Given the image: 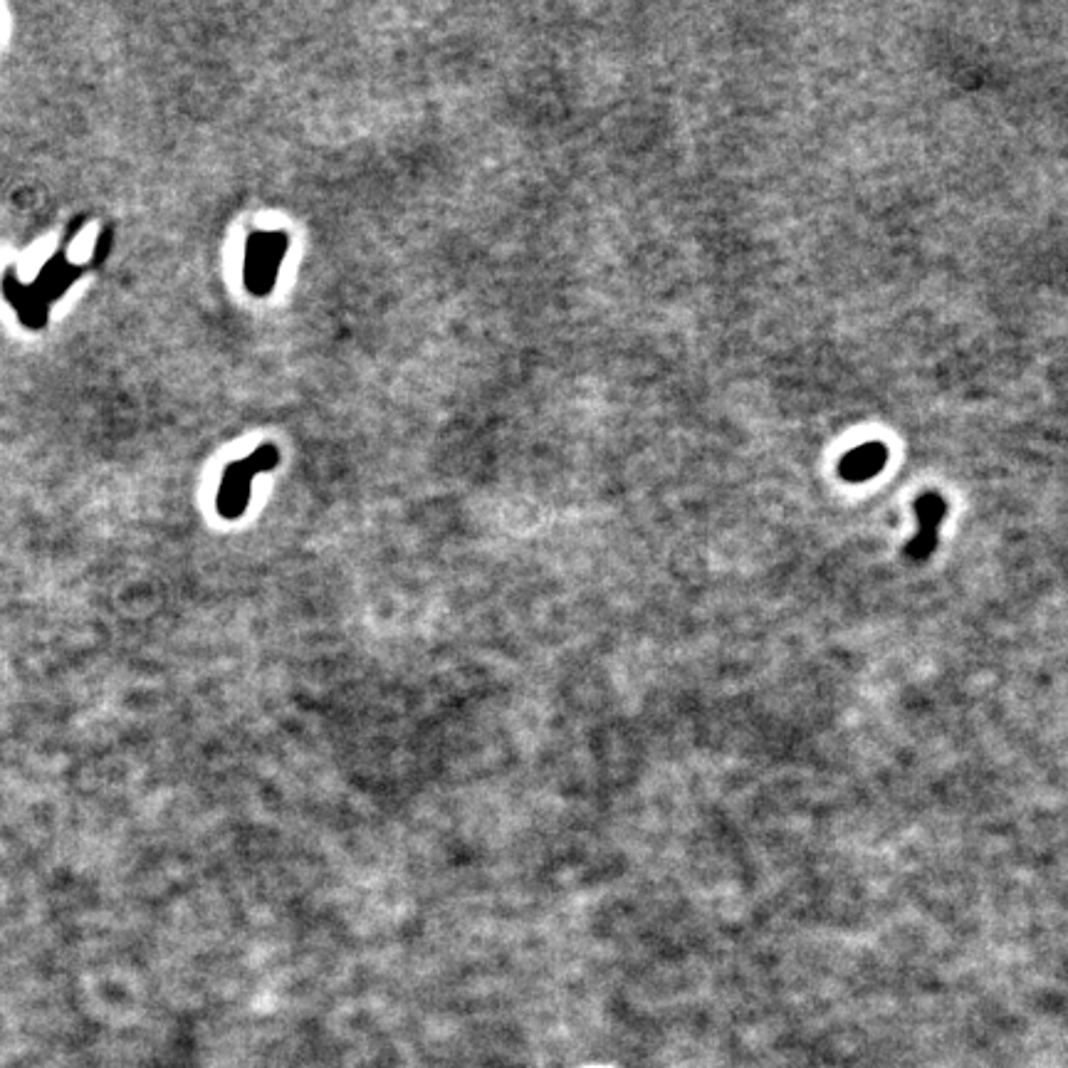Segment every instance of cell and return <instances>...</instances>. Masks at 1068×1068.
I'll return each mask as SVG.
<instances>
[{
    "label": "cell",
    "instance_id": "cell-1",
    "mask_svg": "<svg viewBox=\"0 0 1068 1068\" xmlns=\"http://www.w3.org/2000/svg\"><path fill=\"white\" fill-rule=\"evenodd\" d=\"M287 233H253L245 248V287L255 297L270 295L287 253Z\"/></svg>",
    "mask_w": 1068,
    "mask_h": 1068
},
{
    "label": "cell",
    "instance_id": "cell-2",
    "mask_svg": "<svg viewBox=\"0 0 1068 1068\" xmlns=\"http://www.w3.org/2000/svg\"><path fill=\"white\" fill-rule=\"evenodd\" d=\"M915 515H918V534L905 544V557L910 562H928L937 549V532L940 522L947 515V502L940 492H923L915 500Z\"/></svg>",
    "mask_w": 1068,
    "mask_h": 1068
},
{
    "label": "cell",
    "instance_id": "cell-3",
    "mask_svg": "<svg viewBox=\"0 0 1068 1068\" xmlns=\"http://www.w3.org/2000/svg\"><path fill=\"white\" fill-rule=\"evenodd\" d=\"M255 475L258 473H255V468L250 465L248 458L228 465V470H225L223 475L221 492H218V510H221L223 517L235 520V517L243 515L245 507H248L250 485H253Z\"/></svg>",
    "mask_w": 1068,
    "mask_h": 1068
},
{
    "label": "cell",
    "instance_id": "cell-4",
    "mask_svg": "<svg viewBox=\"0 0 1068 1068\" xmlns=\"http://www.w3.org/2000/svg\"><path fill=\"white\" fill-rule=\"evenodd\" d=\"M888 460V448L883 443H863L844 455L839 463L841 478L848 483H866L883 470Z\"/></svg>",
    "mask_w": 1068,
    "mask_h": 1068
},
{
    "label": "cell",
    "instance_id": "cell-5",
    "mask_svg": "<svg viewBox=\"0 0 1068 1068\" xmlns=\"http://www.w3.org/2000/svg\"><path fill=\"white\" fill-rule=\"evenodd\" d=\"M248 460L255 468V473H265V470L277 468V463H280V450H277L272 443H265V445H260L253 455H248Z\"/></svg>",
    "mask_w": 1068,
    "mask_h": 1068
}]
</instances>
